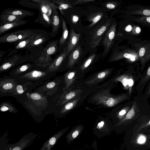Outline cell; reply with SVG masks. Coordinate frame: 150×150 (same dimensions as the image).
Instances as JSON below:
<instances>
[{
    "label": "cell",
    "mask_w": 150,
    "mask_h": 150,
    "mask_svg": "<svg viewBox=\"0 0 150 150\" xmlns=\"http://www.w3.org/2000/svg\"><path fill=\"white\" fill-rule=\"evenodd\" d=\"M128 96L127 94L118 95L111 94L109 89L102 90L94 96L92 100L98 105L107 107L115 106L126 99Z\"/></svg>",
    "instance_id": "1"
},
{
    "label": "cell",
    "mask_w": 150,
    "mask_h": 150,
    "mask_svg": "<svg viewBox=\"0 0 150 150\" xmlns=\"http://www.w3.org/2000/svg\"><path fill=\"white\" fill-rule=\"evenodd\" d=\"M54 73L33 70L30 71L17 79L22 82H39L50 79L54 75Z\"/></svg>",
    "instance_id": "2"
},
{
    "label": "cell",
    "mask_w": 150,
    "mask_h": 150,
    "mask_svg": "<svg viewBox=\"0 0 150 150\" xmlns=\"http://www.w3.org/2000/svg\"><path fill=\"white\" fill-rule=\"evenodd\" d=\"M38 136L37 134L31 132L24 136L18 142L12 144L7 143L1 145L0 150H23L33 144L35 138Z\"/></svg>",
    "instance_id": "3"
},
{
    "label": "cell",
    "mask_w": 150,
    "mask_h": 150,
    "mask_svg": "<svg viewBox=\"0 0 150 150\" xmlns=\"http://www.w3.org/2000/svg\"><path fill=\"white\" fill-rule=\"evenodd\" d=\"M36 31L33 29H24L6 34L0 37V43L20 42Z\"/></svg>",
    "instance_id": "4"
},
{
    "label": "cell",
    "mask_w": 150,
    "mask_h": 150,
    "mask_svg": "<svg viewBox=\"0 0 150 150\" xmlns=\"http://www.w3.org/2000/svg\"><path fill=\"white\" fill-rule=\"evenodd\" d=\"M110 21L108 20L105 23L96 27L91 33L90 47L94 49L97 47L101 40L102 37L108 26Z\"/></svg>",
    "instance_id": "5"
},
{
    "label": "cell",
    "mask_w": 150,
    "mask_h": 150,
    "mask_svg": "<svg viewBox=\"0 0 150 150\" xmlns=\"http://www.w3.org/2000/svg\"><path fill=\"white\" fill-rule=\"evenodd\" d=\"M116 31V25L113 23L108 30L103 41V45L105 47V54L108 52L114 38Z\"/></svg>",
    "instance_id": "6"
},
{
    "label": "cell",
    "mask_w": 150,
    "mask_h": 150,
    "mask_svg": "<svg viewBox=\"0 0 150 150\" xmlns=\"http://www.w3.org/2000/svg\"><path fill=\"white\" fill-rule=\"evenodd\" d=\"M58 8L57 6H56L52 8V13L51 19L52 29L50 33V38H51L54 37L56 35L59 28L60 20L59 13L56 10L57 8Z\"/></svg>",
    "instance_id": "7"
},
{
    "label": "cell",
    "mask_w": 150,
    "mask_h": 150,
    "mask_svg": "<svg viewBox=\"0 0 150 150\" xmlns=\"http://www.w3.org/2000/svg\"><path fill=\"white\" fill-rule=\"evenodd\" d=\"M68 128V127L65 128L55 134L44 143L39 150H50Z\"/></svg>",
    "instance_id": "8"
},
{
    "label": "cell",
    "mask_w": 150,
    "mask_h": 150,
    "mask_svg": "<svg viewBox=\"0 0 150 150\" xmlns=\"http://www.w3.org/2000/svg\"><path fill=\"white\" fill-rule=\"evenodd\" d=\"M17 85L13 79H5L0 81V90L1 92L5 93L10 92Z\"/></svg>",
    "instance_id": "9"
},
{
    "label": "cell",
    "mask_w": 150,
    "mask_h": 150,
    "mask_svg": "<svg viewBox=\"0 0 150 150\" xmlns=\"http://www.w3.org/2000/svg\"><path fill=\"white\" fill-rule=\"evenodd\" d=\"M1 13L11 14L24 18L27 16H31L34 15V13L27 10L23 9L8 8L5 9Z\"/></svg>",
    "instance_id": "10"
},
{
    "label": "cell",
    "mask_w": 150,
    "mask_h": 150,
    "mask_svg": "<svg viewBox=\"0 0 150 150\" xmlns=\"http://www.w3.org/2000/svg\"><path fill=\"white\" fill-rule=\"evenodd\" d=\"M80 38L79 33H76L72 28H71L69 40L67 46L65 50L67 55L74 49L78 43Z\"/></svg>",
    "instance_id": "11"
},
{
    "label": "cell",
    "mask_w": 150,
    "mask_h": 150,
    "mask_svg": "<svg viewBox=\"0 0 150 150\" xmlns=\"http://www.w3.org/2000/svg\"><path fill=\"white\" fill-rule=\"evenodd\" d=\"M67 55V54L65 50L49 65L47 71L50 73H54L56 71L60 66Z\"/></svg>",
    "instance_id": "12"
},
{
    "label": "cell",
    "mask_w": 150,
    "mask_h": 150,
    "mask_svg": "<svg viewBox=\"0 0 150 150\" xmlns=\"http://www.w3.org/2000/svg\"><path fill=\"white\" fill-rule=\"evenodd\" d=\"M33 64H28L23 65L16 68L14 69L9 73L11 76L18 77L22 76L30 71L34 67Z\"/></svg>",
    "instance_id": "13"
},
{
    "label": "cell",
    "mask_w": 150,
    "mask_h": 150,
    "mask_svg": "<svg viewBox=\"0 0 150 150\" xmlns=\"http://www.w3.org/2000/svg\"><path fill=\"white\" fill-rule=\"evenodd\" d=\"M29 21L21 20L10 23L0 25V35L13 28L24 25Z\"/></svg>",
    "instance_id": "14"
},
{
    "label": "cell",
    "mask_w": 150,
    "mask_h": 150,
    "mask_svg": "<svg viewBox=\"0 0 150 150\" xmlns=\"http://www.w3.org/2000/svg\"><path fill=\"white\" fill-rule=\"evenodd\" d=\"M81 52V49L80 45L78 46L70 54L67 64L69 67H72L77 62Z\"/></svg>",
    "instance_id": "15"
},
{
    "label": "cell",
    "mask_w": 150,
    "mask_h": 150,
    "mask_svg": "<svg viewBox=\"0 0 150 150\" xmlns=\"http://www.w3.org/2000/svg\"><path fill=\"white\" fill-rule=\"evenodd\" d=\"M110 69H107L99 73L92 79L88 80L85 82V83L88 85L95 84L105 78L110 74Z\"/></svg>",
    "instance_id": "16"
},
{
    "label": "cell",
    "mask_w": 150,
    "mask_h": 150,
    "mask_svg": "<svg viewBox=\"0 0 150 150\" xmlns=\"http://www.w3.org/2000/svg\"><path fill=\"white\" fill-rule=\"evenodd\" d=\"M23 18L12 15L1 13L0 15L1 25L22 20Z\"/></svg>",
    "instance_id": "17"
},
{
    "label": "cell",
    "mask_w": 150,
    "mask_h": 150,
    "mask_svg": "<svg viewBox=\"0 0 150 150\" xmlns=\"http://www.w3.org/2000/svg\"><path fill=\"white\" fill-rule=\"evenodd\" d=\"M40 34L41 33H40L35 32L28 38L19 42L18 44L15 47L16 49H18L26 47L31 42Z\"/></svg>",
    "instance_id": "18"
},
{
    "label": "cell",
    "mask_w": 150,
    "mask_h": 150,
    "mask_svg": "<svg viewBox=\"0 0 150 150\" xmlns=\"http://www.w3.org/2000/svg\"><path fill=\"white\" fill-rule=\"evenodd\" d=\"M74 71H69L66 73L64 76L65 86L63 91H65L69 88L74 83L75 78Z\"/></svg>",
    "instance_id": "19"
},
{
    "label": "cell",
    "mask_w": 150,
    "mask_h": 150,
    "mask_svg": "<svg viewBox=\"0 0 150 150\" xmlns=\"http://www.w3.org/2000/svg\"><path fill=\"white\" fill-rule=\"evenodd\" d=\"M81 90L80 89L72 90L67 93L62 97L61 105L69 101L70 100L75 99L76 96L81 93Z\"/></svg>",
    "instance_id": "20"
},
{
    "label": "cell",
    "mask_w": 150,
    "mask_h": 150,
    "mask_svg": "<svg viewBox=\"0 0 150 150\" xmlns=\"http://www.w3.org/2000/svg\"><path fill=\"white\" fill-rule=\"evenodd\" d=\"M50 38V35H45L41 33L31 42L26 47L30 48L41 45L47 41Z\"/></svg>",
    "instance_id": "21"
},
{
    "label": "cell",
    "mask_w": 150,
    "mask_h": 150,
    "mask_svg": "<svg viewBox=\"0 0 150 150\" xmlns=\"http://www.w3.org/2000/svg\"><path fill=\"white\" fill-rule=\"evenodd\" d=\"M27 95H28V97H30L29 99L35 104L41 105L42 102L44 103L45 102L47 103V100L45 97L38 93H33L30 94L28 93Z\"/></svg>",
    "instance_id": "22"
},
{
    "label": "cell",
    "mask_w": 150,
    "mask_h": 150,
    "mask_svg": "<svg viewBox=\"0 0 150 150\" xmlns=\"http://www.w3.org/2000/svg\"><path fill=\"white\" fill-rule=\"evenodd\" d=\"M51 1L58 5V8L62 14H64V10L72 7L71 4L67 0H53Z\"/></svg>",
    "instance_id": "23"
},
{
    "label": "cell",
    "mask_w": 150,
    "mask_h": 150,
    "mask_svg": "<svg viewBox=\"0 0 150 150\" xmlns=\"http://www.w3.org/2000/svg\"><path fill=\"white\" fill-rule=\"evenodd\" d=\"M40 11L38 18L35 20H37V22L42 24L45 26L47 25V24L48 26L51 25V18L49 17L48 15L42 11L40 9ZM35 21V22H36Z\"/></svg>",
    "instance_id": "24"
},
{
    "label": "cell",
    "mask_w": 150,
    "mask_h": 150,
    "mask_svg": "<svg viewBox=\"0 0 150 150\" xmlns=\"http://www.w3.org/2000/svg\"><path fill=\"white\" fill-rule=\"evenodd\" d=\"M62 36L59 41L60 46L64 45L66 42L68 35V31L65 21L62 19Z\"/></svg>",
    "instance_id": "25"
},
{
    "label": "cell",
    "mask_w": 150,
    "mask_h": 150,
    "mask_svg": "<svg viewBox=\"0 0 150 150\" xmlns=\"http://www.w3.org/2000/svg\"><path fill=\"white\" fill-rule=\"evenodd\" d=\"M79 100V98H77L67 103L61 109V113H64L73 109L76 105Z\"/></svg>",
    "instance_id": "26"
},
{
    "label": "cell",
    "mask_w": 150,
    "mask_h": 150,
    "mask_svg": "<svg viewBox=\"0 0 150 150\" xmlns=\"http://www.w3.org/2000/svg\"><path fill=\"white\" fill-rule=\"evenodd\" d=\"M57 50V42H54L50 43L42 53L45 54V56H49L55 53Z\"/></svg>",
    "instance_id": "27"
},
{
    "label": "cell",
    "mask_w": 150,
    "mask_h": 150,
    "mask_svg": "<svg viewBox=\"0 0 150 150\" xmlns=\"http://www.w3.org/2000/svg\"><path fill=\"white\" fill-rule=\"evenodd\" d=\"M130 75L128 74H124L115 78V81L121 82L125 89H129L128 83Z\"/></svg>",
    "instance_id": "28"
},
{
    "label": "cell",
    "mask_w": 150,
    "mask_h": 150,
    "mask_svg": "<svg viewBox=\"0 0 150 150\" xmlns=\"http://www.w3.org/2000/svg\"><path fill=\"white\" fill-rule=\"evenodd\" d=\"M103 15V14L102 12H98L92 15L89 19V20L92 23L88 27L90 28L93 26L100 19Z\"/></svg>",
    "instance_id": "29"
},
{
    "label": "cell",
    "mask_w": 150,
    "mask_h": 150,
    "mask_svg": "<svg viewBox=\"0 0 150 150\" xmlns=\"http://www.w3.org/2000/svg\"><path fill=\"white\" fill-rule=\"evenodd\" d=\"M18 61L16 59L14 61L13 60H10L3 64L0 67V71L2 72L7 70L16 65Z\"/></svg>",
    "instance_id": "30"
},
{
    "label": "cell",
    "mask_w": 150,
    "mask_h": 150,
    "mask_svg": "<svg viewBox=\"0 0 150 150\" xmlns=\"http://www.w3.org/2000/svg\"><path fill=\"white\" fill-rule=\"evenodd\" d=\"M96 54H94L89 57L81 65V68L82 70H84L87 68L93 61L95 57Z\"/></svg>",
    "instance_id": "31"
},
{
    "label": "cell",
    "mask_w": 150,
    "mask_h": 150,
    "mask_svg": "<svg viewBox=\"0 0 150 150\" xmlns=\"http://www.w3.org/2000/svg\"><path fill=\"white\" fill-rule=\"evenodd\" d=\"M14 109L11 105L8 103H4L1 105L0 110L2 112H6L9 110L12 112L15 111Z\"/></svg>",
    "instance_id": "32"
},
{
    "label": "cell",
    "mask_w": 150,
    "mask_h": 150,
    "mask_svg": "<svg viewBox=\"0 0 150 150\" xmlns=\"http://www.w3.org/2000/svg\"><path fill=\"white\" fill-rule=\"evenodd\" d=\"M129 110L130 107L129 106L124 108L118 112L117 114L118 117L120 118H122L126 115Z\"/></svg>",
    "instance_id": "33"
},
{
    "label": "cell",
    "mask_w": 150,
    "mask_h": 150,
    "mask_svg": "<svg viewBox=\"0 0 150 150\" xmlns=\"http://www.w3.org/2000/svg\"><path fill=\"white\" fill-rule=\"evenodd\" d=\"M59 83H57L55 81H53L49 82L46 84L45 86V89H52L54 88L56 86H57Z\"/></svg>",
    "instance_id": "34"
},
{
    "label": "cell",
    "mask_w": 150,
    "mask_h": 150,
    "mask_svg": "<svg viewBox=\"0 0 150 150\" xmlns=\"http://www.w3.org/2000/svg\"><path fill=\"white\" fill-rule=\"evenodd\" d=\"M134 84V80L132 77L130 76L128 80V86L129 87V93L131 95L132 86Z\"/></svg>",
    "instance_id": "35"
},
{
    "label": "cell",
    "mask_w": 150,
    "mask_h": 150,
    "mask_svg": "<svg viewBox=\"0 0 150 150\" xmlns=\"http://www.w3.org/2000/svg\"><path fill=\"white\" fill-rule=\"evenodd\" d=\"M79 129H76L73 132L71 136H68L67 139L68 140L71 139H74L76 138L79 135Z\"/></svg>",
    "instance_id": "36"
},
{
    "label": "cell",
    "mask_w": 150,
    "mask_h": 150,
    "mask_svg": "<svg viewBox=\"0 0 150 150\" xmlns=\"http://www.w3.org/2000/svg\"><path fill=\"white\" fill-rule=\"evenodd\" d=\"M94 1V0H79L77 1L74 4L75 5L77 4H81L86 3L92 2Z\"/></svg>",
    "instance_id": "37"
},
{
    "label": "cell",
    "mask_w": 150,
    "mask_h": 150,
    "mask_svg": "<svg viewBox=\"0 0 150 150\" xmlns=\"http://www.w3.org/2000/svg\"><path fill=\"white\" fill-rule=\"evenodd\" d=\"M106 7L109 9H113L116 6L115 4H113L112 3L109 2L106 5Z\"/></svg>",
    "instance_id": "38"
},
{
    "label": "cell",
    "mask_w": 150,
    "mask_h": 150,
    "mask_svg": "<svg viewBox=\"0 0 150 150\" xmlns=\"http://www.w3.org/2000/svg\"><path fill=\"white\" fill-rule=\"evenodd\" d=\"M146 140V138L143 136H141L139 137L138 139V142L139 144L144 143Z\"/></svg>",
    "instance_id": "39"
},
{
    "label": "cell",
    "mask_w": 150,
    "mask_h": 150,
    "mask_svg": "<svg viewBox=\"0 0 150 150\" xmlns=\"http://www.w3.org/2000/svg\"><path fill=\"white\" fill-rule=\"evenodd\" d=\"M145 93L147 96L150 95V81L146 88Z\"/></svg>",
    "instance_id": "40"
},
{
    "label": "cell",
    "mask_w": 150,
    "mask_h": 150,
    "mask_svg": "<svg viewBox=\"0 0 150 150\" xmlns=\"http://www.w3.org/2000/svg\"><path fill=\"white\" fill-rule=\"evenodd\" d=\"M145 51V49L144 47L141 48L139 51V56L141 57L143 56L144 54Z\"/></svg>",
    "instance_id": "41"
},
{
    "label": "cell",
    "mask_w": 150,
    "mask_h": 150,
    "mask_svg": "<svg viewBox=\"0 0 150 150\" xmlns=\"http://www.w3.org/2000/svg\"><path fill=\"white\" fill-rule=\"evenodd\" d=\"M104 122L103 121H101L99 122L97 125V128L98 129L101 128L104 125Z\"/></svg>",
    "instance_id": "42"
},
{
    "label": "cell",
    "mask_w": 150,
    "mask_h": 150,
    "mask_svg": "<svg viewBox=\"0 0 150 150\" xmlns=\"http://www.w3.org/2000/svg\"><path fill=\"white\" fill-rule=\"evenodd\" d=\"M143 14L146 16H150V10L146 9L144 10L143 11Z\"/></svg>",
    "instance_id": "43"
},
{
    "label": "cell",
    "mask_w": 150,
    "mask_h": 150,
    "mask_svg": "<svg viewBox=\"0 0 150 150\" xmlns=\"http://www.w3.org/2000/svg\"><path fill=\"white\" fill-rule=\"evenodd\" d=\"M132 56V54L128 53H125L123 55L124 57L127 58H131Z\"/></svg>",
    "instance_id": "44"
},
{
    "label": "cell",
    "mask_w": 150,
    "mask_h": 150,
    "mask_svg": "<svg viewBox=\"0 0 150 150\" xmlns=\"http://www.w3.org/2000/svg\"><path fill=\"white\" fill-rule=\"evenodd\" d=\"M132 29V27L130 25H128L126 28V31L129 32Z\"/></svg>",
    "instance_id": "45"
},
{
    "label": "cell",
    "mask_w": 150,
    "mask_h": 150,
    "mask_svg": "<svg viewBox=\"0 0 150 150\" xmlns=\"http://www.w3.org/2000/svg\"><path fill=\"white\" fill-rule=\"evenodd\" d=\"M136 31L137 33H139L141 32V29L140 27H137L136 29Z\"/></svg>",
    "instance_id": "46"
},
{
    "label": "cell",
    "mask_w": 150,
    "mask_h": 150,
    "mask_svg": "<svg viewBox=\"0 0 150 150\" xmlns=\"http://www.w3.org/2000/svg\"><path fill=\"white\" fill-rule=\"evenodd\" d=\"M78 18V17L76 16H74L73 17V20L74 22H76L78 20V19H76V18Z\"/></svg>",
    "instance_id": "47"
},
{
    "label": "cell",
    "mask_w": 150,
    "mask_h": 150,
    "mask_svg": "<svg viewBox=\"0 0 150 150\" xmlns=\"http://www.w3.org/2000/svg\"><path fill=\"white\" fill-rule=\"evenodd\" d=\"M131 60L132 61H134L135 60V57L134 56H133L130 58Z\"/></svg>",
    "instance_id": "48"
},
{
    "label": "cell",
    "mask_w": 150,
    "mask_h": 150,
    "mask_svg": "<svg viewBox=\"0 0 150 150\" xmlns=\"http://www.w3.org/2000/svg\"><path fill=\"white\" fill-rule=\"evenodd\" d=\"M146 21L150 23V17H148L146 18Z\"/></svg>",
    "instance_id": "49"
}]
</instances>
